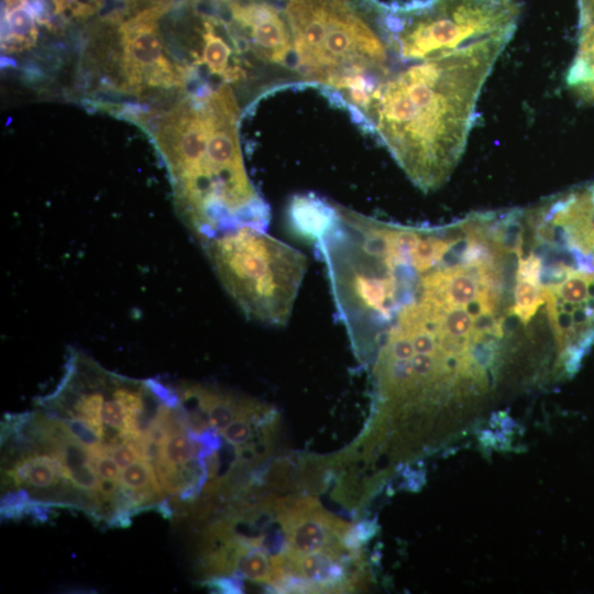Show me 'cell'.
<instances>
[{
	"instance_id": "obj_1",
	"label": "cell",
	"mask_w": 594,
	"mask_h": 594,
	"mask_svg": "<svg viewBox=\"0 0 594 594\" xmlns=\"http://www.w3.org/2000/svg\"><path fill=\"white\" fill-rule=\"evenodd\" d=\"M509 41L490 38L447 56L393 65L369 96L361 118L421 190L441 187L459 163L483 85Z\"/></svg>"
},
{
	"instance_id": "obj_2",
	"label": "cell",
	"mask_w": 594,
	"mask_h": 594,
	"mask_svg": "<svg viewBox=\"0 0 594 594\" xmlns=\"http://www.w3.org/2000/svg\"><path fill=\"white\" fill-rule=\"evenodd\" d=\"M293 70L340 91L361 110L392 69L383 4L358 0H285Z\"/></svg>"
},
{
	"instance_id": "obj_3",
	"label": "cell",
	"mask_w": 594,
	"mask_h": 594,
	"mask_svg": "<svg viewBox=\"0 0 594 594\" xmlns=\"http://www.w3.org/2000/svg\"><path fill=\"white\" fill-rule=\"evenodd\" d=\"M265 231L241 227L200 245L242 312L251 320L279 327L292 316L307 257Z\"/></svg>"
},
{
	"instance_id": "obj_4",
	"label": "cell",
	"mask_w": 594,
	"mask_h": 594,
	"mask_svg": "<svg viewBox=\"0 0 594 594\" xmlns=\"http://www.w3.org/2000/svg\"><path fill=\"white\" fill-rule=\"evenodd\" d=\"M516 0H415L384 6L394 63L447 56L482 41L514 35Z\"/></svg>"
},
{
	"instance_id": "obj_5",
	"label": "cell",
	"mask_w": 594,
	"mask_h": 594,
	"mask_svg": "<svg viewBox=\"0 0 594 594\" xmlns=\"http://www.w3.org/2000/svg\"><path fill=\"white\" fill-rule=\"evenodd\" d=\"M165 11L157 4L139 12L120 25L121 73L128 88H169L184 82L185 73L164 54L157 20Z\"/></svg>"
},
{
	"instance_id": "obj_6",
	"label": "cell",
	"mask_w": 594,
	"mask_h": 594,
	"mask_svg": "<svg viewBox=\"0 0 594 594\" xmlns=\"http://www.w3.org/2000/svg\"><path fill=\"white\" fill-rule=\"evenodd\" d=\"M274 506L286 538L287 558L341 546L351 526L323 509L312 497L276 498Z\"/></svg>"
},
{
	"instance_id": "obj_7",
	"label": "cell",
	"mask_w": 594,
	"mask_h": 594,
	"mask_svg": "<svg viewBox=\"0 0 594 594\" xmlns=\"http://www.w3.org/2000/svg\"><path fill=\"white\" fill-rule=\"evenodd\" d=\"M230 12L256 59L293 69V40L283 9L270 0H243L233 1Z\"/></svg>"
},
{
	"instance_id": "obj_8",
	"label": "cell",
	"mask_w": 594,
	"mask_h": 594,
	"mask_svg": "<svg viewBox=\"0 0 594 594\" xmlns=\"http://www.w3.org/2000/svg\"><path fill=\"white\" fill-rule=\"evenodd\" d=\"M234 45L230 44L224 35L218 31L216 21L205 18L202 30L201 62L209 72L222 77L226 81H235L245 75V70L234 59Z\"/></svg>"
},
{
	"instance_id": "obj_9",
	"label": "cell",
	"mask_w": 594,
	"mask_h": 594,
	"mask_svg": "<svg viewBox=\"0 0 594 594\" xmlns=\"http://www.w3.org/2000/svg\"><path fill=\"white\" fill-rule=\"evenodd\" d=\"M566 84L581 101L594 106V23L580 24L578 50Z\"/></svg>"
},
{
	"instance_id": "obj_10",
	"label": "cell",
	"mask_w": 594,
	"mask_h": 594,
	"mask_svg": "<svg viewBox=\"0 0 594 594\" xmlns=\"http://www.w3.org/2000/svg\"><path fill=\"white\" fill-rule=\"evenodd\" d=\"M35 20L29 0H4L2 50L18 52L32 47L38 36Z\"/></svg>"
},
{
	"instance_id": "obj_11",
	"label": "cell",
	"mask_w": 594,
	"mask_h": 594,
	"mask_svg": "<svg viewBox=\"0 0 594 594\" xmlns=\"http://www.w3.org/2000/svg\"><path fill=\"white\" fill-rule=\"evenodd\" d=\"M6 474L16 486L26 484L34 488H48L61 480H68L63 463L53 455L30 454L19 460Z\"/></svg>"
},
{
	"instance_id": "obj_12",
	"label": "cell",
	"mask_w": 594,
	"mask_h": 594,
	"mask_svg": "<svg viewBox=\"0 0 594 594\" xmlns=\"http://www.w3.org/2000/svg\"><path fill=\"white\" fill-rule=\"evenodd\" d=\"M232 574H239L254 582L273 584L276 570L268 552L249 542H231Z\"/></svg>"
},
{
	"instance_id": "obj_13",
	"label": "cell",
	"mask_w": 594,
	"mask_h": 594,
	"mask_svg": "<svg viewBox=\"0 0 594 594\" xmlns=\"http://www.w3.org/2000/svg\"><path fill=\"white\" fill-rule=\"evenodd\" d=\"M543 304L544 299L539 282L516 275L513 311L518 320L526 326Z\"/></svg>"
},
{
	"instance_id": "obj_14",
	"label": "cell",
	"mask_w": 594,
	"mask_h": 594,
	"mask_svg": "<svg viewBox=\"0 0 594 594\" xmlns=\"http://www.w3.org/2000/svg\"><path fill=\"white\" fill-rule=\"evenodd\" d=\"M155 473L152 462L138 460L120 473V485L132 491L154 488L162 493L163 487Z\"/></svg>"
},
{
	"instance_id": "obj_15",
	"label": "cell",
	"mask_w": 594,
	"mask_h": 594,
	"mask_svg": "<svg viewBox=\"0 0 594 594\" xmlns=\"http://www.w3.org/2000/svg\"><path fill=\"white\" fill-rule=\"evenodd\" d=\"M33 499L21 488L4 493L1 497V517L4 519H19L28 516Z\"/></svg>"
},
{
	"instance_id": "obj_16",
	"label": "cell",
	"mask_w": 594,
	"mask_h": 594,
	"mask_svg": "<svg viewBox=\"0 0 594 594\" xmlns=\"http://www.w3.org/2000/svg\"><path fill=\"white\" fill-rule=\"evenodd\" d=\"M202 585L218 593L233 594L243 592L242 576L239 574H231L230 576L216 575L204 581Z\"/></svg>"
},
{
	"instance_id": "obj_17",
	"label": "cell",
	"mask_w": 594,
	"mask_h": 594,
	"mask_svg": "<svg viewBox=\"0 0 594 594\" xmlns=\"http://www.w3.org/2000/svg\"><path fill=\"white\" fill-rule=\"evenodd\" d=\"M107 449L108 454L111 455L119 468L124 469L133 462L140 460L139 454L127 441L116 446H107Z\"/></svg>"
},
{
	"instance_id": "obj_18",
	"label": "cell",
	"mask_w": 594,
	"mask_h": 594,
	"mask_svg": "<svg viewBox=\"0 0 594 594\" xmlns=\"http://www.w3.org/2000/svg\"><path fill=\"white\" fill-rule=\"evenodd\" d=\"M94 466L99 477L120 482L119 465L109 455L95 458Z\"/></svg>"
},
{
	"instance_id": "obj_19",
	"label": "cell",
	"mask_w": 594,
	"mask_h": 594,
	"mask_svg": "<svg viewBox=\"0 0 594 594\" xmlns=\"http://www.w3.org/2000/svg\"><path fill=\"white\" fill-rule=\"evenodd\" d=\"M580 24L594 23V0H579Z\"/></svg>"
},
{
	"instance_id": "obj_20",
	"label": "cell",
	"mask_w": 594,
	"mask_h": 594,
	"mask_svg": "<svg viewBox=\"0 0 594 594\" xmlns=\"http://www.w3.org/2000/svg\"><path fill=\"white\" fill-rule=\"evenodd\" d=\"M54 6V13H63L74 0H51Z\"/></svg>"
}]
</instances>
